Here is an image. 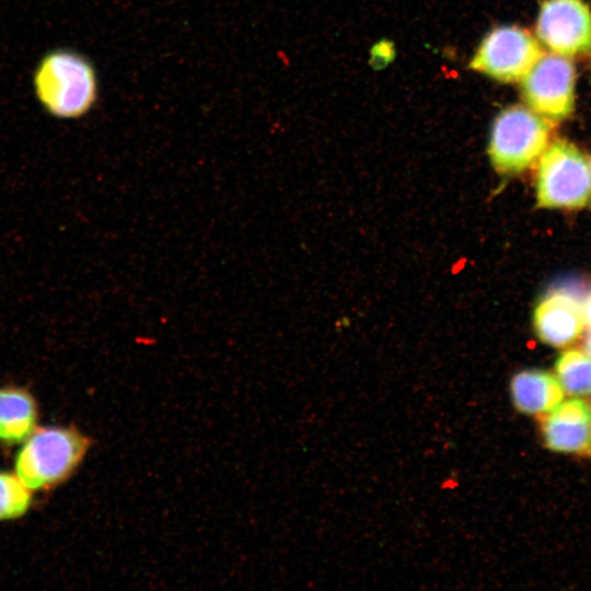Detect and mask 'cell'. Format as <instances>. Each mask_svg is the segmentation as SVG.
Returning a JSON list of instances; mask_svg holds the SVG:
<instances>
[{
    "label": "cell",
    "instance_id": "obj_1",
    "mask_svg": "<svg viewBox=\"0 0 591 591\" xmlns=\"http://www.w3.org/2000/svg\"><path fill=\"white\" fill-rule=\"evenodd\" d=\"M33 85L42 107L56 118H79L97 101L99 83L93 65L70 49L46 54L34 71Z\"/></svg>",
    "mask_w": 591,
    "mask_h": 591
},
{
    "label": "cell",
    "instance_id": "obj_2",
    "mask_svg": "<svg viewBox=\"0 0 591 591\" xmlns=\"http://www.w3.org/2000/svg\"><path fill=\"white\" fill-rule=\"evenodd\" d=\"M90 443L89 438L74 428L33 431L16 456V476L30 489L54 486L74 471Z\"/></svg>",
    "mask_w": 591,
    "mask_h": 591
},
{
    "label": "cell",
    "instance_id": "obj_3",
    "mask_svg": "<svg viewBox=\"0 0 591 591\" xmlns=\"http://www.w3.org/2000/svg\"><path fill=\"white\" fill-rule=\"evenodd\" d=\"M549 121L520 105L501 111L493 124L488 146L495 170L517 174L537 162L548 146Z\"/></svg>",
    "mask_w": 591,
    "mask_h": 591
},
{
    "label": "cell",
    "instance_id": "obj_4",
    "mask_svg": "<svg viewBox=\"0 0 591 591\" xmlns=\"http://www.w3.org/2000/svg\"><path fill=\"white\" fill-rule=\"evenodd\" d=\"M537 204L551 209H579L591 197L589 162L571 142H552L538 159Z\"/></svg>",
    "mask_w": 591,
    "mask_h": 591
},
{
    "label": "cell",
    "instance_id": "obj_5",
    "mask_svg": "<svg viewBox=\"0 0 591 591\" xmlns=\"http://www.w3.org/2000/svg\"><path fill=\"white\" fill-rule=\"evenodd\" d=\"M542 55L537 40L525 30L503 25L482 40L470 66L500 82L522 80Z\"/></svg>",
    "mask_w": 591,
    "mask_h": 591
},
{
    "label": "cell",
    "instance_id": "obj_6",
    "mask_svg": "<svg viewBox=\"0 0 591 591\" xmlns=\"http://www.w3.org/2000/svg\"><path fill=\"white\" fill-rule=\"evenodd\" d=\"M521 82L526 104L542 117L563 120L573 112L576 70L568 57L541 55Z\"/></svg>",
    "mask_w": 591,
    "mask_h": 591
},
{
    "label": "cell",
    "instance_id": "obj_7",
    "mask_svg": "<svg viewBox=\"0 0 591 591\" xmlns=\"http://www.w3.org/2000/svg\"><path fill=\"white\" fill-rule=\"evenodd\" d=\"M535 30L554 54L573 57L591 53V10L583 0H544Z\"/></svg>",
    "mask_w": 591,
    "mask_h": 591
},
{
    "label": "cell",
    "instance_id": "obj_8",
    "mask_svg": "<svg viewBox=\"0 0 591 591\" xmlns=\"http://www.w3.org/2000/svg\"><path fill=\"white\" fill-rule=\"evenodd\" d=\"M545 445L560 453H584L591 449V406L583 399L560 402L542 417Z\"/></svg>",
    "mask_w": 591,
    "mask_h": 591
},
{
    "label": "cell",
    "instance_id": "obj_9",
    "mask_svg": "<svg viewBox=\"0 0 591 591\" xmlns=\"http://www.w3.org/2000/svg\"><path fill=\"white\" fill-rule=\"evenodd\" d=\"M533 325L544 344L553 347L570 345L586 325L583 304L569 293H548L534 309Z\"/></svg>",
    "mask_w": 591,
    "mask_h": 591
},
{
    "label": "cell",
    "instance_id": "obj_10",
    "mask_svg": "<svg viewBox=\"0 0 591 591\" xmlns=\"http://www.w3.org/2000/svg\"><path fill=\"white\" fill-rule=\"evenodd\" d=\"M510 395L513 405L521 413L543 416L563 402L565 392L555 375L530 369L513 375Z\"/></svg>",
    "mask_w": 591,
    "mask_h": 591
},
{
    "label": "cell",
    "instance_id": "obj_11",
    "mask_svg": "<svg viewBox=\"0 0 591 591\" xmlns=\"http://www.w3.org/2000/svg\"><path fill=\"white\" fill-rule=\"evenodd\" d=\"M37 408L32 395L18 387L0 389V439L9 443L26 440L35 429Z\"/></svg>",
    "mask_w": 591,
    "mask_h": 591
},
{
    "label": "cell",
    "instance_id": "obj_12",
    "mask_svg": "<svg viewBox=\"0 0 591 591\" xmlns=\"http://www.w3.org/2000/svg\"><path fill=\"white\" fill-rule=\"evenodd\" d=\"M556 378L563 391L572 396L591 393V358L579 349H568L555 362Z\"/></svg>",
    "mask_w": 591,
    "mask_h": 591
},
{
    "label": "cell",
    "instance_id": "obj_13",
    "mask_svg": "<svg viewBox=\"0 0 591 591\" xmlns=\"http://www.w3.org/2000/svg\"><path fill=\"white\" fill-rule=\"evenodd\" d=\"M31 502V493L18 476L0 473V520L22 515Z\"/></svg>",
    "mask_w": 591,
    "mask_h": 591
},
{
    "label": "cell",
    "instance_id": "obj_14",
    "mask_svg": "<svg viewBox=\"0 0 591 591\" xmlns=\"http://www.w3.org/2000/svg\"><path fill=\"white\" fill-rule=\"evenodd\" d=\"M583 314H584L586 324L591 329V293L588 296V298L586 299V302L583 303Z\"/></svg>",
    "mask_w": 591,
    "mask_h": 591
},
{
    "label": "cell",
    "instance_id": "obj_15",
    "mask_svg": "<svg viewBox=\"0 0 591 591\" xmlns=\"http://www.w3.org/2000/svg\"><path fill=\"white\" fill-rule=\"evenodd\" d=\"M584 352L591 358V329L588 332L584 338Z\"/></svg>",
    "mask_w": 591,
    "mask_h": 591
},
{
    "label": "cell",
    "instance_id": "obj_16",
    "mask_svg": "<svg viewBox=\"0 0 591 591\" xmlns=\"http://www.w3.org/2000/svg\"><path fill=\"white\" fill-rule=\"evenodd\" d=\"M589 166H590V178H591V160L589 162Z\"/></svg>",
    "mask_w": 591,
    "mask_h": 591
}]
</instances>
